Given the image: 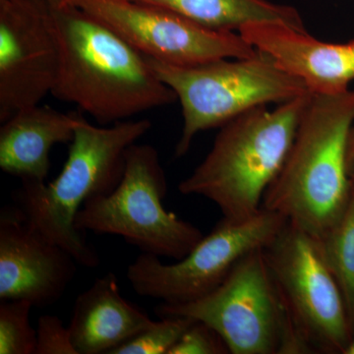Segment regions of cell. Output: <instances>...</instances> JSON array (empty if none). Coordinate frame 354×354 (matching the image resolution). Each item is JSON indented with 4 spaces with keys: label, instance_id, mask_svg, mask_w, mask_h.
Here are the masks:
<instances>
[{
    "label": "cell",
    "instance_id": "6da1fadb",
    "mask_svg": "<svg viewBox=\"0 0 354 354\" xmlns=\"http://www.w3.org/2000/svg\"><path fill=\"white\" fill-rule=\"evenodd\" d=\"M59 65L51 94L101 123L129 120L174 104L176 95L145 55L82 9L50 6Z\"/></svg>",
    "mask_w": 354,
    "mask_h": 354
},
{
    "label": "cell",
    "instance_id": "7a4b0ae2",
    "mask_svg": "<svg viewBox=\"0 0 354 354\" xmlns=\"http://www.w3.org/2000/svg\"><path fill=\"white\" fill-rule=\"evenodd\" d=\"M354 124V90L312 94L281 171L266 191L262 208L276 212L316 239L341 218L353 183L346 151Z\"/></svg>",
    "mask_w": 354,
    "mask_h": 354
},
{
    "label": "cell",
    "instance_id": "3957f363",
    "mask_svg": "<svg viewBox=\"0 0 354 354\" xmlns=\"http://www.w3.org/2000/svg\"><path fill=\"white\" fill-rule=\"evenodd\" d=\"M151 127L149 120H127L99 127L83 118L57 178L50 183L21 180L13 194L15 206L32 225L68 251L79 265L99 267V254L75 227L77 213L90 198L109 194L118 187L124 174L127 149Z\"/></svg>",
    "mask_w": 354,
    "mask_h": 354
},
{
    "label": "cell",
    "instance_id": "277c9868",
    "mask_svg": "<svg viewBox=\"0 0 354 354\" xmlns=\"http://www.w3.org/2000/svg\"><path fill=\"white\" fill-rule=\"evenodd\" d=\"M310 92L276 109L257 106L221 127L213 147L178 190L213 202L223 218L241 221L262 209L266 191L285 164Z\"/></svg>",
    "mask_w": 354,
    "mask_h": 354
},
{
    "label": "cell",
    "instance_id": "5b68a950",
    "mask_svg": "<svg viewBox=\"0 0 354 354\" xmlns=\"http://www.w3.org/2000/svg\"><path fill=\"white\" fill-rule=\"evenodd\" d=\"M146 58L156 75L174 91L183 109L176 158L188 153L198 133L221 127L249 109L283 104L309 93L299 78L260 51L252 57L195 65Z\"/></svg>",
    "mask_w": 354,
    "mask_h": 354
},
{
    "label": "cell",
    "instance_id": "8992f818",
    "mask_svg": "<svg viewBox=\"0 0 354 354\" xmlns=\"http://www.w3.org/2000/svg\"><path fill=\"white\" fill-rule=\"evenodd\" d=\"M160 318L187 317L208 324L230 354H311L298 332L266 261L264 249L247 254L216 290L186 304L162 302Z\"/></svg>",
    "mask_w": 354,
    "mask_h": 354
},
{
    "label": "cell",
    "instance_id": "52a82bcc",
    "mask_svg": "<svg viewBox=\"0 0 354 354\" xmlns=\"http://www.w3.org/2000/svg\"><path fill=\"white\" fill-rule=\"evenodd\" d=\"M167 183L157 149L133 144L118 187L87 200L77 213L80 232L118 235L141 252L180 260L204 234L193 223L167 211Z\"/></svg>",
    "mask_w": 354,
    "mask_h": 354
},
{
    "label": "cell",
    "instance_id": "ba28073f",
    "mask_svg": "<svg viewBox=\"0 0 354 354\" xmlns=\"http://www.w3.org/2000/svg\"><path fill=\"white\" fill-rule=\"evenodd\" d=\"M272 279L312 353L344 354L353 328L315 236L286 223L264 248Z\"/></svg>",
    "mask_w": 354,
    "mask_h": 354
},
{
    "label": "cell",
    "instance_id": "9c48e42d",
    "mask_svg": "<svg viewBox=\"0 0 354 354\" xmlns=\"http://www.w3.org/2000/svg\"><path fill=\"white\" fill-rule=\"evenodd\" d=\"M286 223L264 208L245 221L223 218L176 263L165 264L158 256L142 252L128 266V281L140 297L167 304L194 301L216 290L247 254L269 245Z\"/></svg>",
    "mask_w": 354,
    "mask_h": 354
},
{
    "label": "cell",
    "instance_id": "30bf717a",
    "mask_svg": "<svg viewBox=\"0 0 354 354\" xmlns=\"http://www.w3.org/2000/svg\"><path fill=\"white\" fill-rule=\"evenodd\" d=\"M113 30L147 57L195 65L257 55L239 32L216 31L167 7L136 0H65Z\"/></svg>",
    "mask_w": 354,
    "mask_h": 354
},
{
    "label": "cell",
    "instance_id": "8fae6325",
    "mask_svg": "<svg viewBox=\"0 0 354 354\" xmlns=\"http://www.w3.org/2000/svg\"><path fill=\"white\" fill-rule=\"evenodd\" d=\"M59 53L44 0H0V121L38 106L57 82Z\"/></svg>",
    "mask_w": 354,
    "mask_h": 354
},
{
    "label": "cell",
    "instance_id": "7c38bea8",
    "mask_svg": "<svg viewBox=\"0 0 354 354\" xmlns=\"http://www.w3.org/2000/svg\"><path fill=\"white\" fill-rule=\"evenodd\" d=\"M73 256L27 220L18 207L0 213V300L44 308L62 299L77 272Z\"/></svg>",
    "mask_w": 354,
    "mask_h": 354
},
{
    "label": "cell",
    "instance_id": "4fadbf2b",
    "mask_svg": "<svg viewBox=\"0 0 354 354\" xmlns=\"http://www.w3.org/2000/svg\"><path fill=\"white\" fill-rule=\"evenodd\" d=\"M256 50L297 77L312 94H339L354 80V39L326 43L281 23H252L239 31Z\"/></svg>",
    "mask_w": 354,
    "mask_h": 354
},
{
    "label": "cell",
    "instance_id": "5bb4252c",
    "mask_svg": "<svg viewBox=\"0 0 354 354\" xmlns=\"http://www.w3.org/2000/svg\"><path fill=\"white\" fill-rule=\"evenodd\" d=\"M155 321L121 295L113 272L97 278L77 297L69 325L78 354H111Z\"/></svg>",
    "mask_w": 354,
    "mask_h": 354
},
{
    "label": "cell",
    "instance_id": "9a60e30c",
    "mask_svg": "<svg viewBox=\"0 0 354 354\" xmlns=\"http://www.w3.org/2000/svg\"><path fill=\"white\" fill-rule=\"evenodd\" d=\"M83 118L39 104L18 111L0 128V169L21 180H46L51 149L70 143Z\"/></svg>",
    "mask_w": 354,
    "mask_h": 354
},
{
    "label": "cell",
    "instance_id": "2e32d148",
    "mask_svg": "<svg viewBox=\"0 0 354 354\" xmlns=\"http://www.w3.org/2000/svg\"><path fill=\"white\" fill-rule=\"evenodd\" d=\"M172 9L216 31L239 32L252 23H281L306 31L299 12L292 6L270 0H136Z\"/></svg>",
    "mask_w": 354,
    "mask_h": 354
},
{
    "label": "cell",
    "instance_id": "e0dca14e",
    "mask_svg": "<svg viewBox=\"0 0 354 354\" xmlns=\"http://www.w3.org/2000/svg\"><path fill=\"white\" fill-rule=\"evenodd\" d=\"M326 262L341 288L354 332V185L341 218L317 239Z\"/></svg>",
    "mask_w": 354,
    "mask_h": 354
},
{
    "label": "cell",
    "instance_id": "ac0fdd59",
    "mask_svg": "<svg viewBox=\"0 0 354 354\" xmlns=\"http://www.w3.org/2000/svg\"><path fill=\"white\" fill-rule=\"evenodd\" d=\"M32 308L26 300H2L0 354H36L37 330L30 322Z\"/></svg>",
    "mask_w": 354,
    "mask_h": 354
},
{
    "label": "cell",
    "instance_id": "d6986e66",
    "mask_svg": "<svg viewBox=\"0 0 354 354\" xmlns=\"http://www.w3.org/2000/svg\"><path fill=\"white\" fill-rule=\"evenodd\" d=\"M194 321L187 317H164L111 354H169Z\"/></svg>",
    "mask_w": 354,
    "mask_h": 354
},
{
    "label": "cell",
    "instance_id": "ffe728a7",
    "mask_svg": "<svg viewBox=\"0 0 354 354\" xmlns=\"http://www.w3.org/2000/svg\"><path fill=\"white\" fill-rule=\"evenodd\" d=\"M169 354H230L227 342L208 324L195 320Z\"/></svg>",
    "mask_w": 354,
    "mask_h": 354
},
{
    "label": "cell",
    "instance_id": "44dd1931",
    "mask_svg": "<svg viewBox=\"0 0 354 354\" xmlns=\"http://www.w3.org/2000/svg\"><path fill=\"white\" fill-rule=\"evenodd\" d=\"M36 354H78L72 344L69 328L65 327L59 317H39Z\"/></svg>",
    "mask_w": 354,
    "mask_h": 354
},
{
    "label": "cell",
    "instance_id": "7402d4cb",
    "mask_svg": "<svg viewBox=\"0 0 354 354\" xmlns=\"http://www.w3.org/2000/svg\"><path fill=\"white\" fill-rule=\"evenodd\" d=\"M346 167L349 180L354 185V124L349 131L346 142Z\"/></svg>",
    "mask_w": 354,
    "mask_h": 354
},
{
    "label": "cell",
    "instance_id": "603a6c76",
    "mask_svg": "<svg viewBox=\"0 0 354 354\" xmlns=\"http://www.w3.org/2000/svg\"><path fill=\"white\" fill-rule=\"evenodd\" d=\"M344 354H354V332L353 337H351V342H349L348 348H346Z\"/></svg>",
    "mask_w": 354,
    "mask_h": 354
},
{
    "label": "cell",
    "instance_id": "cb8c5ba5",
    "mask_svg": "<svg viewBox=\"0 0 354 354\" xmlns=\"http://www.w3.org/2000/svg\"><path fill=\"white\" fill-rule=\"evenodd\" d=\"M44 1L48 2L50 6H57L64 3L65 0H44Z\"/></svg>",
    "mask_w": 354,
    "mask_h": 354
}]
</instances>
